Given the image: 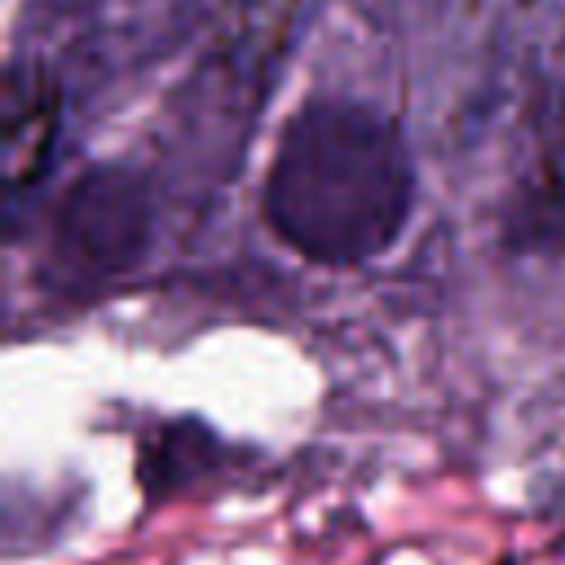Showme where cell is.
I'll return each mask as SVG.
<instances>
[{
	"label": "cell",
	"instance_id": "cell-5",
	"mask_svg": "<svg viewBox=\"0 0 565 565\" xmlns=\"http://www.w3.org/2000/svg\"><path fill=\"white\" fill-rule=\"evenodd\" d=\"M154 230V194L137 168L84 172L57 207L49 238V282L71 296L102 291L128 274Z\"/></svg>",
	"mask_w": 565,
	"mask_h": 565
},
{
	"label": "cell",
	"instance_id": "cell-8",
	"mask_svg": "<svg viewBox=\"0 0 565 565\" xmlns=\"http://www.w3.org/2000/svg\"><path fill=\"white\" fill-rule=\"evenodd\" d=\"M353 4L375 26H419V22L441 18L455 0H353Z\"/></svg>",
	"mask_w": 565,
	"mask_h": 565
},
{
	"label": "cell",
	"instance_id": "cell-3",
	"mask_svg": "<svg viewBox=\"0 0 565 565\" xmlns=\"http://www.w3.org/2000/svg\"><path fill=\"white\" fill-rule=\"evenodd\" d=\"M207 4L212 0H35L13 53L49 66L66 93L102 88L185 44Z\"/></svg>",
	"mask_w": 565,
	"mask_h": 565
},
{
	"label": "cell",
	"instance_id": "cell-4",
	"mask_svg": "<svg viewBox=\"0 0 565 565\" xmlns=\"http://www.w3.org/2000/svg\"><path fill=\"white\" fill-rule=\"evenodd\" d=\"M481 141H552L565 128V0H508L490 26L472 106Z\"/></svg>",
	"mask_w": 565,
	"mask_h": 565
},
{
	"label": "cell",
	"instance_id": "cell-1",
	"mask_svg": "<svg viewBox=\"0 0 565 565\" xmlns=\"http://www.w3.org/2000/svg\"><path fill=\"white\" fill-rule=\"evenodd\" d=\"M411 199L415 168L397 124L353 97L300 106L265 172L269 230L331 269L375 260L402 234Z\"/></svg>",
	"mask_w": 565,
	"mask_h": 565
},
{
	"label": "cell",
	"instance_id": "cell-2",
	"mask_svg": "<svg viewBox=\"0 0 565 565\" xmlns=\"http://www.w3.org/2000/svg\"><path fill=\"white\" fill-rule=\"evenodd\" d=\"M300 26V0H225L212 44L190 66L172 119L168 163L194 190H216L252 137V124L287 66Z\"/></svg>",
	"mask_w": 565,
	"mask_h": 565
},
{
	"label": "cell",
	"instance_id": "cell-6",
	"mask_svg": "<svg viewBox=\"0 0 565 565\" xmlns=\"http://www.w3.org/2000/svg\"><path fill=\"white\" fill-rule=\"evenodd\" d=\"M66 97L71 93L62 88V79L49 66H40L22 53L9 57V75H4V199H9V221L18 216V203L26 199V190L40 185V177L53 163Z\"/></svg>",
	"mask_w": 565,
	"mask_h": 565
},
{
	"label": "cell",
	"instance_id": "cell-7",
	"mask_svg": "<svg viewBox=\"0 0 565 565\" xmlns=\"http://www.w3.org/2000/svg\"><path fill=\"white\" fill-rule=\"evenodd\" d=\"M503 243L525 256H565V128L539 146L503 203Z\"/></svg>",
	"mask_w": 565,
	"mask_h": 565
}]
</instances>
